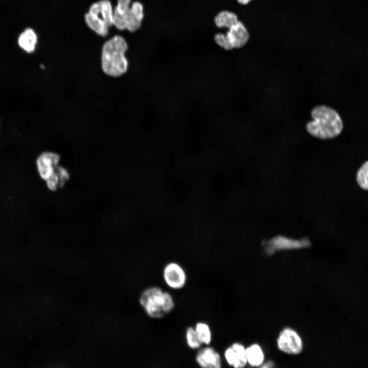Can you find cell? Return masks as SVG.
<instances>
[{
  "label": "cell",
  "mask_w": 368,
  "mask_h": 368,
  "mask_svg": "<svg viewBox=\"0 0 368 368\" xmlns=\"http://www.w3.org/2000/svg\"><path fill=\"white\" fill-rule=\"evenodd\" d=\"M313 119L307 123V132L314 137L328 140L335 138L342 132L343 123L339 113L325 105H317L311 111Z\"/></svg>",
  "instance_id": "1"
},
{
  "label": "cell",
  "mask_w": 368,
  "mask_h": 368,
  "mask_svg": "<svg viewBox=\"0 0 368 368\" xmlns=\"http://www.w3.org/2000/svg\"><path fill=\"white\" fill-rule=\"evenodd\" d=\"M128 44L121 36L116 35L103 45L101 62L103 72L106 75L117 78L126 73L128 62L125 56Z\"/></svg>",
  "instance_id": "2"
},
{
  "label": "cell",
  "mask_w": 368,
  "mask_h": 368,
  "mask_svg": "<svg viewBox=\"0 0 368 368\" xmlns=\"http://www.w3.org/2000/svg\"><path fill=\"white\" fill-rule=\"evenodd\" d=\"M139 302L146 315L152 319H160L170 313L175 307L171 293L158 286L145 288Z\"/></svg>",
  "instance_id": "3"
},
{
  "label": "cell",
  "mask_w": 368,
  "mask_h": 368,
  "mask_svg": "<svg viewBox=\"0 0 368 368\" xmlns=\"http://www.w3.org/2000/svg\"><path fill=\"white\" fill-rule=\"evenodd\" d=\"M113 12L111 2L100 0L89 7L85 15V21L88 27L97 35L105 37L109 28L113 25Z\"/></svg>",
  "instance_id": "4"
},
{
  "label": "cell",
  "mask_w": 368,
  "mask_h": 368,
  "mask_svg": "<svg viewBox=\"0 0 368 368\" xmlns=\"http://www.w3.org/2000/svg\"><path fill=\"white\" fill-rule=\"evenodd\" d=\"M249 39V33L240 21L229 28L225 34L218 33L214 37L216 43L227 51L243 47Z\"/></svg>",
  "instance_id": "5"
},
{
  "label": "cell",
  "mask_w": 368,
  "mask_h": 368,
  "mask_svg": "<svg viewBox=\"0 0 368 368\" xmlns=\"http://www.w3.org/2000/svg\"><path fill=\"white\" fill-rule=\"evenodd\" d=\"M276 344L280 351L289 355H299L304 349V342L301 336L291 327H285L280 332Z\"/></svg>",
  "instance_id": "6"
},
{
  "label": "cell",
  "mask_w": 368,
  "mask_h": 368,
  "mask_svg": "<svg viewBox=\"0 0 368 368\" xmlns=\"http://www.w3.org/2000/svg\"><path fill=\"white\" fill-rule=\"evenodd\" d=\"M162 274L165 284L172 290L182 289L187 283V272L183 266L177 262L171 261L166 263Z\"/></svg>",
  "instance_id": "7"
},
{
  "label": "cell",
  "mask_w": 368,
  "mask_h": 368,
  "mask_svg": "<svg viewBox=\"0 0 368 368\" xmlns=\"http://www.w3.org/2000/svg\"><path fill=\"white\" fill-rule=\"evenodd\" d=\"M195 360L200 368H222L221 355L211 345L202 346L197 350Z\"/></svg>",
  "instance_id": "8"
},
{
  "label": "cell",
  "mask_w": 368,
  "mask_h": 368,
  "mask_svg": "<svg viewBox=\"0 0 368 368\" xmlns=\"http://www.w3.org/2000/svg\"><path fill=\"white\" fill-rule=\"evenodd\" d=\"M60 155L54 152L45 151L42 153L36 160L37 169L40 177L47 180L58 167Z\"/></svg>",
  "instance_id": "9"
},
{
  "label": "cell",
  "mask_w": 368,
  "mask_h": 368,
  "mask_svg": "<svg viewBox=\"0 0 368 368\" xmlns=\"http://www.w3.org/2000/svg\"><path fill=\"white\" fill-rule=\"evenodd\" d=\"M223 357L226 363L233 368H245L247 365L246 348L241 342H233L226 348Z\"/></svg>",
  "instance_id": "10"
},
{
  "label": "cell",
  "mask_w": 368,
  "mask_h": 368,
  "mask_svg": "<svg viewBox=\"0 0 368 368\" xmlns=\"http://www.w3.org/2000/svg\"><path fill=\"white\" fill-rule=\"evenodd\" d=\"M143 17V5L139 2L132 3L126 17L125 30L131 32L138 30L141 26Z\"/></svg>",
  "instance_id": "11"
},
{
  "label": "cell",
  "mask_w": 368,
  "mask_h": 368,
  "mask_svg": "<svg viewBox=\"0 0 368 368\" xmlns=\"http://www.w3.org/2000/svg\"><path fill=\"white\" fill-rule=\"evenodd\" d=\"M307 245L306 241H296L283 237H278L273 239L268 243L266 251L270 254L277 250L299 248L306 246Z\"/></svg>",
  "instance_id": "12"
},
{
  "label": "cell",
  "mask_w": 368,
  "mask_h": 368,
  "mask_svg": "<svg viewBox=\"0 0 368 368\" xmlns=\"http://www.w3.org/2000/svg\"><path fill=\"white\" fill-rule=\"evenodd\" d=\"M131 0H118L113 12V25L119 30H125V19Z\"/></svg>",
  "instance_id": "13"
},
{
  "label": "cell",
  "mask_w": 368,
  "mask_h": 368,
  "mask_svg": "<svg viewBox=\"0 0 368 368\" xmlns=\"http://www.w3.org/2000/svg\"><path fill=\"white\" fill-rule=\"evenodd\" d=\"M247 364L252 367L258 368L265 362V357L262 347L258 343H253L246 348Z\"/></svg>",
  "instance_id": "14"
},
{
  "label": "cell",
  "mask_w": 368,
  "mask_h": 368,
  "mask_svg": "<svg viewBox=\"0 0 368 368\" xmlns=\"http://www.w3.org/2000/svg\"><path fill=\"white\" fill-rule=\"evenodd\" d=\"M70 173L64 167L58 166L52 175L45 180L48 188L55 191L62 188L69 180Z\"/></svg>",
  "instance_id": "15"
},
{
  "label": "cell",
  "mask_w": 368,
  "mask_h": 368,
  "mask_svg": "<svg viewBox=\"0 0 368 368\" xmlns=\"http://www.w3.org/2000/svg\"><path fill=\"white\" fill-rule=\"evenodd\" d=\"M17 42L19 47L26 52L32 53L37 43V34L33 29L27 28L19 35Z\"/></svg>",
  "instance_id": "16"
},
{
  "label": "cell",
  "mask_w": 368,
  "mask_h": 368,
  "mask_svg": "<svg viewBox=\"0 0 368 368\" xmlns=\"http://www.w3.org/2000/svg\"><path fill=\"white\" fill-rule=\"evenodd\" d=\"M194 328L202 345H211L213 339V334L209 324L205 321H199L195 324Z\"/></svg>",
  "instance_id": "17"
},
{
  "label": "cell",
  "mask_w": 368,
  "mask_h": 368,
  "mask_svg": "<svg viewBox=\"0 0 368 368\" xmlns=\"http://www.w3.org/2000/svg\"><path fill=\"white\" fill-rule=\"evenodd\" d=\"M239 21L235 13L226 10L219 12L215 18L216 25L221 28L229 29Z\"/></svg>",
  "instance_id": "18"
},
{
  "label": "cell",
  "mask_w": 368,
  "mask_h": 368,
  "mask_svg": "<svg viewBox=\"0 0 368 368\" xmlns=\"http://www.w3.org/2000/svg\"><path fill=\"white\" fill-rule=\"evenodd\" d=\"M186 342L188 347L193 350H197L202 345L200 342L194 326H188L185 331Z\"/></svg>",
  "instance_id": "19"
},
{
  "label": "cell",
  "mask_w": 368,
  "mask_h": 368,
  "mask_svg": "<svg viewBox=\"0 0 368 368\" xmlns=\"http://www.w3.org/2000/svg\"><path fill=\"white\" fill-rule=\"evenodd\" d=\"M356 179L362 189L368 191V160L364 162L357 170Z\"/></svg>",
  "instance_id": "20"
},
{
  "label": "cell",
  "mask_w": 368,
  "mask_h": 368,
  "mask_svg": "<svg viewBox=\"0 0 368 368\" xmlns=\"http://www.w3.org/2000/svg\"><path fill=\"white\" fill-rule=\"evenodd\" d=\"M258 368H275V364L272 360H268Z\"/></svg>",
  "instance_id": "21"
},
{
  "label": "cell",
  "mask_w": 368,
  "mask_h": 368,
  "mask_svg": "<svg viewBox=\"0 0 368 368\" xmlns=\"http://www.w3.org/2000/svg\"><path fill=\"white\" fill-rule=\"evenodd\" d=\"M252 0H237L238 2L241 5H246Z\"/></svg>",
  "instance_id": "22"
}]
</instances>
